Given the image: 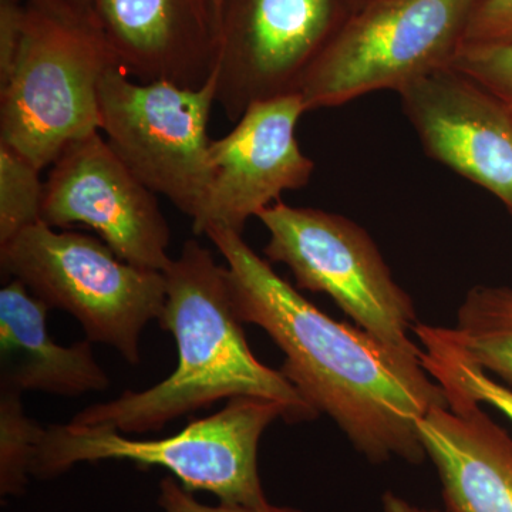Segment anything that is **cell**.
<instances>
[{"label": "cell", "instance_id": "6da1fadb", "mask_svg": "<svg viewBox=\"0 0 512 512\" xmlns=\"http://www.w3.org/2000/svg\"><path fill=\"white\" fill-rule=\"evenodd\" d=\"M205 235L227 262L239 320L265 330L284 352L282 375L313 412L335 421L370 463H423L419 421L434 407L448 406L443 387L423 365L320 311L241 234L214 227Z\"/></svg>", "mask_w": 512, "mask_h": 512}, {"label": "cell", "instance_id": "7a4b0ae2", "mask_svg": "<svg viewBox=\"0 0 512 512\" xmlns=\"http://www.w3.org/2000/svg\"><path fill=\"white\" fill-rule=\"evenodd\" d=\"M164 276L158 322L177 345L174 372L143 392L126 390L110 402L86 407L70 423L150 433L222 399L244 396L284 404L288 423L318 416L281 370L252 353L232 302L227 266L217 264L210 249L190 239Z\"/></svg>", "mask_w": 512, "mask_h": 512}, {"label": "cell", "instance_id": "3957f363", "mask_svg": "<svg viewBox=\"0 0 512 512\" xmlns=\"http://www.w3.org/2000/svg\"><path fill=\"white\" fill-rule=\"evenodd\" d=\"M279 417L288 421L284 404L244 396L165 439H130L109 427L50 424L30 474L50 480L79 463L124 460L141 468L163 467L185 490L207 491L220 503L264 507L269 503L259 477V441Z\"/></svg>", "mask_w": 512, "mask_h": 512}, {"label": "cell", "instance_id": "277c9868", "mask_svg": "<svg viewBox=\"0 0 512 512\" xmlns=\"http://www.w3.org/2000/svg\"><path fill=\"white\" fill-rule=\"evenodd\" d=\"M111 64L93 19L28 0L18 62L0 87V143L42 171L74 141L100 131L99 86Z\"/></svg>", "mask_w": 512, "mask_h": 512}, {"label": "cell", "instance_id": "5b68a950", "mask_svg": "<svg viewBox=\"0 0 512 512\" xmlns=\"http://www.w3.org/2000/svg\"><path fill=\"white\" fill-rule=\"evenodd\" d=\"M0 265L50 309L79 320L87 340L140 362L141 333L163 312L164 272L128 264L101 239L42 221L0 247Z\"/></svg>", "mask_w": 512, "mask_h": 512}, {"label": "cell", "instance_id": "8992f818", "mask_svg": "<svg viewBox=\"0 0 512 512\" xmlns=\"http://www.w3.org/2000/svg\"><path fill=\"white\" fill-rule=\"evenodd\" d=\"M269 262L288 266L296 288L325 293L387 350L421 365L412 336L417 322L409 293L394 281L376 242L355 221L318 208L275 202L258 215Z\"/></svg>", "mask_w": 512, "mask_h": 512}, {"label": "cell", "instance_id": "52a82bcc", "mask_svg": "<svg viewBox=\"0 0 512 512\" xmlns=\"http://www.w3.org/2000/svg\"><path fill=\"white\" fill-rule=\"evenodd\" d=\"M473 0H372L350 13L299 87L306 111L339 107L453 66Z\"/></svg>", "mask_w": 512, "mask_h": 512}, {"label": "cell", "instance_id": "ba28073f", "mask_svg": "<svg viewBox=\"0 0 512 512\" xmlns=\"http://www.w3.org/2000/svg\"><path fill=\"white\" fill-rule=\"evenodd\" d=\"M217 76L190 89L144 83L111 64L99 86L100 133L111 150L154 194L197 220L210 185L208 123Z\"/></svg>", "mask_w": 512, "mask_h": 512}, {"label": "cell", "instance_id": "9c48e42d", "mask_svg": "<svg viewBox=\"0 0 512 512\" xmlns=\"http://www.w3.org/2000/svg\"><path fill=\"white\" fill-rule=\"evenodd\" d=\"M350 13L348 0H221L214 73L228 119L298 93Z\"/></svg>", "mask_w": 512, "mask_h": 512}, {"label": "cell", "instance_id": "30bf717a", "mask_svg": "<svg viewBox=\"0 0 512 512\" xmlns=\"http://www.w3.org/2000/svg\"><path fill=\"white\" fill-rule=\"evenodd\" d=\"M42 222L55 229H93L114 254L138 268L164 272L173 262L157 194L128 170L100 131L74 141L52 164Z\"/></svg>", "mask_w": 512, "mask_h": 512}, {"label": "cell", "instance_id": "8fae6325", "mask_svg": "<svg viewBox=\"0 0 512 512\" xmlns=\"http://www.w3.org/2000/svg\"><path fill=\"white\" fill-rule=\"evenodd\" d=\"M308 113L298 93L249 106L227 136L211 140L207 198L192 231L218 227L241 234L251 218L305 187L315 163L303 153L296 127Z\"/></svg>", "mask_w": 512, "mask_h": 512}, {"label": "cell", "instance_id": "7c38bea8", "mask_svg": "<svg viewBox=\"0 0 512 512\" xmlns=\"http://www.w3.org/2000/svg\"><path fill=\"white\" fill-rule=\"evenodd\" d=\"M424 153L484 188L512 217V107L456 67L399 90Z\"/></svg>", "mask_w": 512, "mask_h": 512}, {"label": "cell", "instance_id": "4fadbf2b", "mask_svg": "<svg viewBox=\"0 0 512 512\" xmlns=\"http://www.w3.org/2000/svg\"><path fill=\"white\" fill-rule=\"evenodd\" d=\"M93 18L114 62L138 82L197 89L214 72V0H93Z\"/></svg>", "mask_w": 512, "mask_h": 512}, {"label": "cell", "instance_id": "5bb4252c", "mask_svg": "<svg viewBox=\"0 0 512 512\" xmlns=\"http://www.w3.org/2000/svg\"><path fill=\"white\" fill-rule=\"evenodd\" d=\"M448 406L419 421L426 456L436 467L446 510L512 512V437L476 400L441 386Z\"/></svg>", "mask_w": 512, "mask_h": 512}, {"label": "cell", "instance_id": "9a60e30c", "mask_svg": "<svg viewBox=\"0 0 512 512\" xmlns=\"http://www.w3.org/2000/svg\"><path fill=\"white\" fill-rule=\"evenodd\" d=\"M50 308L23 282L12 279L0 291V389L64 397L109 389L110 377L94 359L92 342L62 346L46 320Z\"/></svg>", "mask_w": 512, "mask_h": 512}, {"label": "cell", "instance_id": "2e32d148", "mask_svg": "<svg viewBox=\"0 0 512 512\" xmlns=\"http://www.w3.org/2000/svg\"><path fill=\"white\" fill-rule=\"evenodd\" d=\"M421 348L470 363L512 386V288L477 285L467 292L454 328L419 325Z\"/></svg>", "mask_w": 512, "mask_h": 512}, {"label": "cell", "instance_id": "e0dca14e", "mask_svg": "<svg viewBox=\"0 0 512 512\" xmlns=\"http://www.w3.org/2000/svg\"><path fill=\"white\" fill-rule=\"evenodd\" d=\"M46 427L23 410L22 394L0 389V494L25 493L33 457Z\"/></svg>", "mask_w": 512, "mask_h": 512}, {"label": "cell", "instance_id": "ac0fdd59", "mask_svg": "<svg viewBox=\"0 0 512 512\" xmlns=\"http://www.w3.org/2000/svg\"><path fill=\"white\" fill-rule=\"evenodd\" d=\"M43 194L39 168L0 143V247L42 221Z\"/></svg>", "mask_w": 512, "mask_h": 512}, {"label": "cell", "instance_id": "d6986e66", "mask_svg": "<svg viewBox=\"0 0 512 512\" xmlns=\"http://www.w3.org/2000/svg\"><path fill=\"white\" fill-rule=\"evenodd\" d=\"M421 365L441 386H450L478 403H487L511 420L512 390L495 382L477 366L461 362L430 348H421Z\"/></svg>", "mask_w": 512, "mask_h": 512}, {"label": "cell", "instance_id": "ffe728a7", "mask_svg": "<svg viewBox=\"0 0 512 512\" xmlns=\"http://www.w3.org/2000/svg\"><path fill=\"white\" fill-rule=\"evenodd\" d=\"M453 67L484 84L512 107V43L463 49Z\"/></svg>", "mask_w": 512, "mask_h": 512}, {"label": "cell", "instance_id": "44dd1931", "mask_svg": "<svg viewBox=\"0 0 512 512\" xmlns=\"http://www.w3.org/2000/svg\"><path fill=\"white\" fill-rule=\"evenodd\" d=\"M507 43H512V0H473L463 49Z\"/></svg>", "mask_w": 512, "mask_h": 512}, {"label": "cell", "instance_id": "7402d4cb", "mask_svg": "<svg viewBox=\"0 0 512 512\" xmlns=\"http://www.w3.org/2000/svg\"><path fill=\"white\" fill-rule=\"evenodd\" d=\"M158 505L164 512H303L296 508L275 507L271 504L264 507H245L239 504L220 503L217 507H210L198 503L191 491L185 490L180 481L173 476L161 480Z\"/></svg>", "mask_w": 512, "mask_h": 512}, {"label": "cell", "instance_id": "603a6c76", "mask_svg": "<svg viewBox=\"0 0 512 512\" xmlns=\"http://www.w3.org/2000/svg\"><path fill=\"white\" fill-rule=\"evenodd\" d=\"M25 5L0 0V87L12 76L23 42Z\"/></svg>", "mask_w": 512, "mask_h": 512}, {"label": "cell", "instance_id": "cb8c5ba5", "mask_svg": "<svg viewBox=\"0 0 512 512\" xmlns=\"http://www.w3.org/2000/svg\"><path fill=\"white\" fill-rule=\"evenodd\" d=\"M383 512H450V511H439V510H427V508H421L419 505H414L410 501L404 500L400 495L390 493L383 494L382 497Z\"/></svg>", "mask_w": 512, "mask_h": 512}, {"label": "cell", "instance_id": "d4e9b609", "mask_svg": "<svg viewBox=\"0 0 512 512\" xmlns=\"http://www.w3.org/2000/svg\"><path fill=\"white\" fill-rule=\"evenodd\" d=\"M47 2L55 3L62 8L73 10L80 15L93 19V0H47Z\"/></svg>", "mask_w": 512, "mask_h": 512}, {"label": "cell", "instance_id": "484cf974", "mask_svg": "<svg viewBox=\"0 0 512 512\" xmlns=\"http://www.w3.org/2000/svg\"><path fill=\"white\" fill-rule=\"evenodd\" d=\"M350 8H352V12L355 10L363 8V6L367 5V3L372 2V0H348Z\"/></svg>", "mask_w": 512, "mask_h": 512}, {"label": "cell", "instance_id": "4316f807", "mask_svg": "<svg viewBox=\"0 0 512 512\" xmlns=\"http://www.w3.org/2000/svg\"><path fill=\"white\" fill-rule=\"evenodd\" d=\"M214 3H215V9H217V16H218V12H220L221 0H214Z\"/></svg>", "mask_w": 512, "mask_h": 512}, {"label": "cell", "instance_id": "83f0119b", "mask_svg": "<svg viewBox=\"0 0 512 512\" xmlns=\"http://www.w3.org/2000/svg\"><path fill=\"white\" fill-rule=\"evenodd\" d=\"M12 2H18V3H20V0H12Z\"/></svg>", "mask_w": 512, "mask_h": 512}]
</instances>
